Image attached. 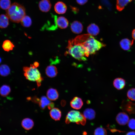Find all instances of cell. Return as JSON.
<instances>
[{"label": "cell", "mask_w": 135, "mask_h": 135, "mask_svg": "<svg viewBox=\"0 0 135 135\" xmlns=\"http://www.w3.org/2000/svg\"><path fill=\"white\" fill-rule=\"evenodd\" d=\"M74 42L81 45L89 55L94 54L105 46L104 44L89 34L78 36L75 38Z\"/></svg>", "instance_id": "obj_1"}, {"label": "cell", "mask_w": 135, "mask_h": 135, "mask_svg": "<svg viewBox=\"0 0 135 135\" xmlns=\"http://www.w3.org/2000/svg\"><path fill=\"white\" fill-rule=\"evenodd\" d=\"M6 15L12 22L18 23L20 22L26 15L24 7L19 3L14 2L6 10Z\"/></svg>", "instance_id": "obj_2"}, {"label": "cell", "mask_w": 135, "mask_h": 135, "mask_svg": "<svg viewBox=\"0 0 135 135\" xmlns=\"http://www.w3.org/2000/svg\"><path fill=\"white\" fill-rule=\"evenodd\" d=\"M69 54L73 57L80 61H85L89 55L84 48L81 44L73 43V41H69L67 47Z\"/></svg>", "instance_id": "obj_3"}, {"label": "cell", "mask_w": 135, "mask_h": 135, "mask_svg": "<svg viewBox=\"0 0 135 135\" xmlns=\"http://www.w3.org/2000/svg\"><path fill=\"white\" fill-rule=\"evenodd\" d=\"M23 70L24 76L27 80L31 81H36L38 87L40 86L43 78L38 70L33 64H30L29 67H24Z\"/></svg>", "instance_id": "obj_4"}, {"label": "cell", "mask_w": 135, "mask_h": 135, "mask_svg": "<svg viewBox=\"0 0 135 135\" xmlns=\"http://www.w3.org/2000/svg\"><path fill=\"white\" fill-rule=\"evenodd\" d=\"M65 122L67 124L72 122L84 125L86 122V118L83 114L79 111L71 110L67 114Z\"/></svg>", "instance_id": "obj_5"}, {"label": "cell", "mask_w": 135, "mask_h": 135, "mask_svg": "<svg viewBox=\"0 0 135 135\" xmlns=\"http://www.w3.org/2000/svg\"><path fill=\"white\" fill-rule=\"evenodd\" d=\"M121 108L130 114L135 113V104L130 101H124L121 106Z\"/></svg>", "instance_id": "obj_6"}, {"label": "cell", "mask_w": 135, "mask_h": 135, "mask_svg": "<svg viewBox=\"0 0 135 135\" xmlns=\"http://www.w3.org/2000/svg\"><path fill=\"white\" fill-rule=\"evenodd\" d=\"M116 120L119 124L124 125L128 123L129 120V118L126 113L124 112H120L117 115Z\"/></svg>", "instance_id": "obj_7"}, {"label": "cell", "mask_w": 135, "mask_h": 135, "mask_svg": "<svg viewBox=\"0 0 135 135\" xmlns=\"http://www.w3.org/2000/svg\"><path fill=\"white\" fill-rule=\"evenodd\" d=\"M134 43V40H131L129 39L125 38L122 39L119 44L121 48L125 50H130Z\"/></svg>", "instance_id": "obj_8"}, {"label": "cell", "mask_w": 135, "mask_h": 135, "mask_svg": "<svg viewBox=\"0 0 135 135\" xmlns=\"http://www.w3.org/2000/svg\"><path fill=\"white\" fill-rule=\"evenodd\" d=\"M70 28L73 33L78 34L82 32L83 29V26L80 22L77 21H75L71 24Z\"/></svg>", "instance_id": "obj_9"}, {"label": "cell", "mask_w": 135, "mask_h": 135, "mask_svg": "<svg viewBox=\"0 0 135 135\" xmlns=\"http://www.w3.org/2000/svg\"><path fill=\"white\" fill-rule=\"evenodd\" d=\"M54 8L56 12L59 14H64L67 10V7L66 4L61 1L57 2L55 4Z\"/></svg>", "instance_id": "obj_10"}, {"label": "cell", "mask_w": 135, "mask_h": 135, "mask_svg": "<svg viewBox=\"0 0 135 135\" xmlns=\"http://www.w3.org/2000/svg\"><path fill=\"white\" fill-rule=\"evenodd\" d=\"M38 6L41 11L43 12H47L51 8L52 5L49 0H41L39 2Z\"/></svg>", "instance_id": "obj_11"}, {"label": "cell", "mask_w": 135, "mask_h": 135, "mask_svg": "<svg viewBox=\"0 0 135 135\" xmlns=\"http://www.w3.org/2000/svg\"><path fill=\"white\" fill-rule=\"evenodd\" d=\"M70 104L71 107L73 108L76 110H79L82 108L83 103L80 98L76 96L71 100Z\"/></svg>", "instance_id": "obj_12"}, {"label": "cell", "mask_w": 135, "mask_h": 135, "mask_svg": "<svg viewBox=\"0 0 135 135\" xmlns=\"http://www.w3.org/2000/svg\"><path fill=\"white\" fill-rule=\"evenodd\" d=\"M45 72L46 75L50 78L55 77L58 73L57 68L54 65L48 66L46 68Z\"/></svg>", "instance_id": "obj_13"}, {"label": "cell", "mask_w": 135, "mask_h": 135, "mask_svg": "<svg viewBox=\"0 0 135 135\" xmlns=\"http://www.w3.org/2000/svg\"><path fill=\"white\" fill-rule=\"evenodd\" d=\"M46 96L50 100L54 101L57 100L59 96L58 91L55 88H50L48 89L46 92Z\"/></svg>", "instance_id": "obj_14"}, {"label": "cell", "mask_w": 135, "mask_h": 135, "mask_svg": "<svg viewBox=\"0 0 135 135\" xmlns=\"http://www.w3.org/2000/svg\"><path fill=\"white\" fill-rule=\"evenodd\" d=\"M87 32L88 34L92 36H96L99 33L100 29L96 24H91L88 26Z\"/></svg>", "instance_id": "obj_15"}, {"label": "cell", "mask_w": 135, "mask_h": 135, "mask_svg": "<svg viewBox=\"0 0 135 135\" xmlns=\"http://www.w3.org/2000/svg\"><path fill=\"white\" fill-rule=\"evenodd\" d=\"M56 24L57 26L61 29L66 28L68 26V22L65 17L60 16L57 19Z\"/></svg>", "instance_id": "obj_16"}, {"label": "cell", "mask_w": 135, "mask_h": 135, "mask_svg": "<svg viewBox=\"0 0 135 135\" xmlns=\"http://www.w3.org/2000/svg\"><path fill=\"white\" fill-rule=\"evenodd\" d=\"M51 117L55 121L60 120L61 116V112L60 110L57 108H54L50 112Z\"/></svg>", "instance_id": "obj_17"}, {"label": "cell", "mask_w": 135, "mask_h": 135, "mask_svg": "<svg viewBox=\"0 0 135 135\" xmlns=\"http://www.w3.org/2000/svg\"><path fill=\"white\" fill-rule=\"evenodd\" d=\"M21 125L24 128L28 130L33 128L34 125V123L32 120L29 118H26L23 120L22 122Z\"/></svg>", "instance_id": "obj_18"}, {"label": "cell", "mask_w": 135, "mask_h": 135, "mask_svg": "<svg viewBox=\"0 0 135 135\" xmlns=\"http://www.w3.org/2000/svg\"><path fill=\"white\" fill-rule=\"evenodd\" d=\"M126 82L125 80L121 78L115 79L113 81V85L114 87L118 90L122 89L125 86Z\"/></svg>", "instance_id": "obj_19"}, {"label": "cell", "mask_w": 135, "mask_h": 135, "mask_svg": "<svg viewBox=\"0 0 135 135\" xmlns=\"http://www.w3.org/2000/svg\"><path fill=\"white\" fill-rule=\"evenodd\" d=\"M83 115L86 118L90 120H92L95 118L96 112L92 109L87 108L84 111Z\"/></svg>", "instance_id": "obj_20"}, {"label": "cell", "mask_w": 135, "mask_h": 135, "mask_svg": "<svg viewBox=\"0 0 135 135\" xmlns=\"http://www.w3.org/2000/svg\"><path fill=\"white\" fill-rule=\"evenodd\" d=\"M9 18L6 15H0V28H6L9 24Z\"/></svg>", "instance_id": "obj_21"}, {"label": "cell", "mask_w": 135, "mask_h": 135, "mask_svg": "<svg viewBox=\"0 0 135 135\" xmlns=\"http://www.w3.org/2000/svg\"><path fill=\"white\" fill-rule=\"evenodd\" d=\"M132 0H117L116 8L119 11L122 10Z\"/></svg>", "instance_id": "obj_22"}, {"label": "cell", "mask_w": 135, "mask_h": 135, "mask_svg": "<svg viewBox=\"0 0 135 135\" xmlns=\"http://www.w3.org/2000/svg\"><path fill=\"white\" fill-rule=\"evenodd\" d=\"M14 46L13 43L10 40H4L2 45L3 49L4 51L7 52L12 50Z\"/></svg>", "instance_id": "obj_23"}, {"label": "cell", "mask_w": 135, "mask_h": 135, "mask_svg": "<svg viewBox=\"0 0 135 135\" xmlns=\"http://www.w3.org/2000/svg\"><path fill=\"white\" fill-rule=\"evenodd\" d=\"M10 73V69L9 66L6 64L0 66V75L3 76H8Z\"/></svg>", "instance_id": "obj_24"}, {"label": "cell", "mask_w": 135, "mask_h": 135, "mask_svg": "<svg viewBox=\"0 0 135 135\" xmlns=\"http://www.w3.org/2000/svg\"><path fill=\"white\" fill-rule=\"evenodd\" d=\"M11 91L10 87L8 85L4 84L0 88V94L3 97L8 95Z\"/></svg>", "instance_id": "obj_25"}, {"label": "cell", "mask_w": 135, "mask_h": 135, "mask_svg": "<svg viewBox=\"0 0 135 135\" xmlns=\"http://www.w3.org/2000/svg\"><path fill=\"white\" fill-rule=\"evenodd\" d=\"M50 102L49 100L46 96H42L40 99L39 105L42 110L44 109Z\"/></svg>", "instance_id": "obj_26"}, {"label": "cell", "mask_w": 135, "mask_h": 135, "mask_svg": "<svg viewBox=\"0 0 135 135\" xmlns=\"http://www.w3.org/2000/svg\"><path fill=\"white\" fill-rule=\"evenodd\" d=\"M20 22L22 25L26 27L30 26L32 23V21L30 17L26 15L22 18Z\"/></svg>", "instance_id": "obj_27"}, {"label": "cell", "mask_w": 135, "mask_h": 135, "mask_svg": "<svg viewBox=\"0 0 135 135\" xmlns=\"http://www.w3.org/2000/svg\"><path fill=\"white\" fill-rule=\"evenodd\" d=\"M11 5L10 0H0V7L4 10H7Z\"/></svg>", "instance_id": "obj_28"}, {"label": "cell", "mask_w": 135, "mask_h": 135, "mask_svg": "<svg viewBox=\"0 0 135 135\" xmlns=\"http://www.w3.org/2000/svg\"><path fill=\"white\" fill-rule=\"evenodd\" d=\"M94 135H107L106 130L102 127L98 128L94 132Z\"/></svg>", "instance_id": "obj_29"}, {"label": "cell", "mask_w": 135, "mask_h": 135, "mask_svg": "<svg viewBox=\"0 0 135 135\" xmlns=\"http://www.w3.org/2000/svg\"><path fill=\"white\" fill-rule=\"evenodd\" d=\"M127 96L130 100L135 101V88L130 89L127 93Z\"/></svg>", "instance_id": "obj_30"}, {"label": "cell", "mask_w": 135, "mask_h": 135, "mask_svg": "<svg viewBox=\"0 0 135 135\" xmlns=\"http://www.w3.org/2000/svg\"><path fill=\"white\" fill-rule=\"evenodd\" d=\"M128 125L130 128L135 130V119L132 118L129 120L128 123Z\"/></svg>", "instance_id": "obj_31"}, {"label": "cell", "mask_w": 135, "mask_h": 135, "mask_svg": "<svg viewBox=\"0 0 135 135\" xmlns=\"http://www.w3.org/2000/svg\"><path fill=\"white\" fill-rule=\"evenodd\" d=\"M30 100L35 103L39 104L40 99L37 97L36 96H35L32 98H31Z\"/></svg>", "instance_id": "obj_32"}, {"label": "cell", "mask_w": 135, "mask_h": 135, "mask_svg": "<svg viewBox=\"0 0 135 135\" xmlns=\"http://www.w3.org/2000/svg\"><path fill=\"white\" fill-rule=\"evenodd\" d=\"M77 2L79 4L82 5L86 3L88 0H76Z\"/></svg>", "instance_id": "obj_33"}, {"label": "cell", "mask_w": 135, "mask_h": 135, "mask_svg": "<svg viewBox=\"0 0 135 135\" xmlns=\"http://www.w3.org/2000/svg\"><path fill=\"white\" fill-rule=\"evenodd\" d=\"M54 103L53 102H50L47 106L49 110H51L54 106Z\"/></svg>", "instance_id": "obj_34"}, {"label": "cell", "mask_w": 135, "mask_h": 135, "mask_svg": "<svg viewBox=\"0 0 135 135\" xmlns=\"http://www.w3.org/2000/svg\"><path fill=\"white\" fill-rule=\"evenodd\" d=\"M132 36L133 40H135V28L133 29L132 32Z\"/></svg>", "instance_id": "obj_35"}, {"label": "cell", "mask_w": 135, "mask_h": 135, "mask_svg": "<svg viewBox=\"0 0 135 135\" xmlns=\"http://www.w3.org/2000/svg\"><path fill=\"white\" fill-rule=\"evenodd\" d=\"M126 135H135V132L133 131L128 132Z\"/></svg>", "instance_id": "obj_36"}, {"label": "cell", "mask_w": 135, "mask_h": 135, "mask_svg": "<svg viewBox=\"0 0 135 135\" xmlns=\"http://www.w3.org/2000/svg\"><path fill=\"white\" fill-rule=\"evenodd\" d=\"M34 66L35 67L37 68L38 67L39 65V63L38 62H35L33 64Z\"/></svg>", "instance_id": "obj_37"}, {"label": "cell", "mask_w": 135, "mask_h": 135, "mask_svg": "<svg viewBox=\"0 0 135 135\" xmlns=\"http://www.w3.org/2000/svg\"><path fill=\"white\" fill-rule=\"evenodd\" d=\"M2 60L1 58L0 57V64L2 62Z\"/></svg>", "instance_id": "obj_38"}]
</instances>
